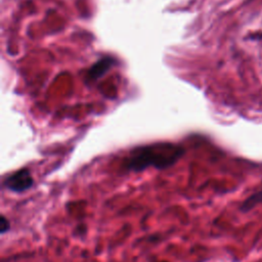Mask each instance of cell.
<instances>
[{
	"mask_svg": "<svg viewBox=\"0 0 262 262\" xmlns=\"http://www.w3.org/2000/svg\"><path fill=\"white\" fill-rule=\"evenodd\" d=\"M185 154V149L171 142H157L137 146L124 159L125 172H142L147 168L165 170L174 166Z\"/></svg>",
	"mask_w": 262,
	"mask_h": 262,
	"instance_id": "cell-1",
	"label": "cell"
},
{
	"mask_svg": "<svg viewBox=\"0 0 262 262\" xmlns=\"http://www.w3.org/2000/svg\"><path fill=\"white\" fill-rule=\"evenodd\" d=\"M34 185V178L29 168H20L9 175L2 181V187L15 193H21L29 190Z\"/></svg>",
	"mask_w": 262,
	"mask_h": 262,
	"instance_id": "cell-2",
	"label": "cell"
},
{
	"mask_svg": "<svg viewBox=\"0 0 262 262\" xmlns=\"http://www.w3.org/2000/svg\"><path fill=\"white\" fill-rule=\"evenodd\" d=\"M116 60L113 56L106 55L94 62L86 74V81L87 82H94L97 79L101 78L115 64Z\"/></svg>",
	"mask_w": 262,
	"mask_h": 262,
	"instance_id": "cell-3",
	"label": "cell"
},
{
	"mask_svg": "<svg viewBox=\"0 0 262 262\" xmlns=\"http://www.w3.org/2000/svg\"><path fill=\"white\" fill-rule=\"evenodd\" d=\"M261 203H262V188L259 190H256L255 192L250 194L247 199H245L239 206V211L243 213H247L253 210L257 205Z\"/></svg>",
	"mask_w": 262,
	"mask_h": 262,
	"instance_id": "cell-4",
	"label": "cell"
},
{
	"mask_svg": "<svg viewBox=\"0 0 262 262\" xmlns=\"http://www.w3.org/2000/svg\"><path fill=\"white\" fill-rule=\"evenodd\" d=\"M10 221L7 219V217L4 214H1L0 216V234L3 235L6 232L10 230Z\"/></svg>",
	"mask_w": 262,
	"mask_h": 262,
	"instance_id": "cell-5",
	"label": "cell"
},
{
	"mask_svg": "<svg viewBox=\"0 0 262 262\" xmlns=\"http://www.w3.org/2000/svg\"><path fill=\"white\" fill-rule=\"evenodd\" d=\"M159 262H169V261H166V260H164V261H159Z\"/></svg>",
	"mask_w": 262,
	"mask_h": 262,
	"instance_id": "cell-6",
	"label": "cell"
}]
</instances>
